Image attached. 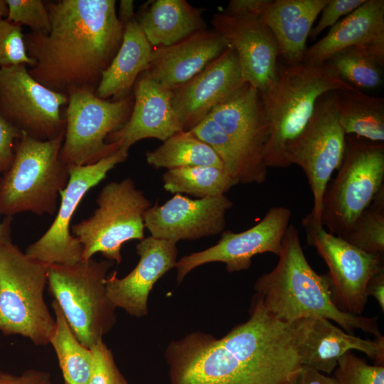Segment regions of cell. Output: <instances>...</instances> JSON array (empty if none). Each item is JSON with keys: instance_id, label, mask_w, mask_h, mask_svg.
Listing matches in <instances>:
<instances>
[{"instance_id": "18", "label": "cell", "mask_w": 384, "mask_h": 384, "mask_svg": "<svg viewBox=\"0 0 384 384\" xmlns=\"http://www.w3.org/2000/svg\"><path fill=\"white\" fill-rule=\"evenodd\" d=\"M245 83L237 53L229 47L188 81L171 90L183 131L193 129Z\"/></svg>"}, {"instance_id": "7", "label": "cell", "mask_w": 384, "mask_h": 384, "mask_svg": "<svg viewBox=\"0 0 384 384\" xmlns=\"http://www.w3.org/2000/svg\"><path fill=\"white\" fill-rule=\"evenodd\" d=\"M114 262L92 258L73 265H48L47 284L78 339L91 348L116 321L105 282Z\"/></svg>"}, {"instance_id": "20", "label": "cell", "mask_w": 384, "mask_h": 384, "mask_svg": "<svg viewBox=\"0 0 384 384\" xmlns=\"http://www.w3.org/2000/svg\"><path fill=\"white\" fill-rule=\"evenodd\" d=\"M139 260L122 278L114 271L105 282L107 295L114 307L128 314L142 318L148 314V298L154 284L176 267V244L152 236L144 238L136 246Z\"/></svg>"}, {"instance_id": "9", "label": "cell", "mask_w": 384, "mask_h": 384, "mask_svg": "<svg viewBox=\"0 0 384 384\" xmlns=\"http://www.w3.org/2000/svg\"><path fill=\"white\" fill-rule=\"evenodd\" d=\"M96 203L92 215L73 224L70 232L82 247V260L100 252L119 264L122 245L144 238V216L151 203L129 177L105 184Z\"/></svg>"}, {"instance_id": "19", "label": "cell", "mask_w": 384, "mask_h": 384, "mask_svg": "<svg viewBox=\"0 0 384 384\" xmlns=\"http://www.w3.org/2000/svg\"><path fill=\"white\" fill-rule=\"evenodd\" d=\"M294 343L302 365L331 374L345 353L357 350L383 366L384 336L363 339L346 332L324 318H306L292 323Z\"/></svg>"}, {"instance_id": "46", "label": "cell", "mask_w": 384, "mask_h": 384, "mask_svg": "<svg viewBox=\"0 0 384 384\" xmlns=\"http://www.w3.org/2000/svg\"><path fill=\"white\" fill-rule=\"evenodd\" d=\"M20 376L0 370V384H19Z\"/></svg>"}, {"instance_id": "5", "label": "cell", "mask_w": 384, "mask_h": 384, "mask_svg": "<svg viewBox=\"0 0 384 384\" xmlns=\"http://www.w3.org/2000/svg\"><path fill=\"white\" fill-rule=\"evenodd\" d=\"M64 135L65 130L41 141L22 134L12 164L0 175V215L55 213L58 196L69 179L68 166L60 157Z\"/></svg>"}, {"instance_id": "48", "label": "cell", "mask_w": 384, "mask_h": 384, "mask_svg": "<svg viewBox=\"0 0 384 384\" xmlns=\"http://www.w3.org/2000/svg\"><path fill=\"white\" fill-rule=\"evenodd\" d=\"M65 384H66V383H65Z\"/></svg>"}, {"instance_id": "47", "label": "cell", "mask_w": 384, "mask_h": 384, "mask_svg": "<svg viewBox=\"0 0 384 384\" xmlns=\"http://www.w3.org/2000/svg\"><path fill=\"white\" fill-rule=\"evenodd\" d=\"M8 14V7L6 0H0V20L6 18Z\"/></svg>"}, {"instance_id": "35", "label": "cell", "mask_w": 384, "mask_h": 384, "mask_svg": "<svg viewBox=\"0 0 384 384\" xmlns=\"http://www.w3.org/2000/svg\"><path fill=\"white\" fill-rule=\"evenodd\" d=\"M333 373L337 384H384V366L369 365L352 351L340 357Z\"/></svg>"}, {"instance_id": "38", "label": "cell", "mask_w": 384, "mask_h": 384, "mask_svg": "<svg viewBox=\"0 0 384 384\" xmlns=\"http://www.w3.org/2000/svg\"><path fill=\"white\" fill-rule=\"evenodd\" d=\"M90 349L92 364L87 384H129L117 368L112 352L103 340Z\"/></svg>"}, {"instance_id": "37", "label": "cell", "mask_w": 384, "mask_h": 384, "mask_svg": "<svg viewBox=\"0 0 384 384\" xmlns=\"http://www.w3.org/2000/svg\"><path fill=\"white\" fill-rule=\"evenodd\" d=\"M8 21L30 28L31 33L48 35L51 23L45 1L41 0H6Z\"/></svg>"}, {"instance_id": "12", "label": "cell", "mask_w": 384, "mask_h": 384, "mask_svg": "<svg viewBox=\"0 0 384 384\" xmlns=\"http://www.w3.org/2000/svg\"><path fill=\"white\" fill-rule=\"evenodd\" d=\"M68 101L36 80L25 65L0 69V115L22 133L41 141L58 137L65 128L60 112Z\"/></svg>"}, {"instance_id": "43", "label": "cell", "mask_w": 384, "mask_h": 384, "mask_svg": "<svg viewBox=\"0 0 384 384\" xmlns=\"http://www.w3.org/2000/svg\"><path fill=\"white\" fill-rule=\"evenodd\" d=\"M19 384H52V383L48 373L36 369H28L20 375Z\"/></svg>"}, {"instance_id": "33", "label": "cell", "mask_w": 384, "mask_h": 384, "mask_svg": "<svg viewBox=\"0 0 384 384\" xmlns=\"http://www.w3.org/2000/svg\"><path fill=\"white\" fill-rule=\"evenodd\" d=\"M323 64L357 89L375 88L382 82L380 66L355 48H348L335 53Z\"/></svg>"}, {"instance_id": "3", "label": "cell", "mask_w": 384, "mask_h": 384, "mask_svg": "<svg viewBox=\"0 0 384 384\" xmlns=\"http://www.w3.org/2000/svg\"><path fill=\"white\" fill-rule=\"evenodd\" d=\"M254 289L265 309L282 322L319 317L338 324L350 334L359 329L375 338L383 336L377 317L354 315L337 307L326 274H319L311 267L293 224L286 230L276 266L257 279Z\"/></svg>"}, {"instance_id": "39", "label": "cell", "mask_w": 384, "mask_h": 384, "mask_svg": "<svg viewBox=\"0 0 384 384\" xmlns=\"http://www.w3.org/2000/svg\"><path fill=\"white\" fill-rule=\"evenodd\" d=\"M366 0H329L321 11L316 26L311 28L309 37L315 39L324 29L332 27L340 18L347 16L362 5Z\"/></svg>"}, {"instance_id": "27", "label": "cell", "mask_w": 384, "mask_h": 384, "mask_svg": "<svg viewBox=\"0 0 384 384\" xmlns=\"http://www.w3.org/2000/svg\"><path fill=\"white\" fill-rule=\"evenodd\" d=\"M202 12L185 0H155L144 4L136 18L151 46L160 48L206 30Z\"/></svg>"}, {"instance_id": "40", "label": "cell", "mask_w": 384, "mask_h": 384, "mask_svg": "<svg viewBox=\"0 0 384 384\" xmlns=\"http://www.w3.org/2000/svg\"><path fill=\"white\" fill-rule=\"evenodd\" d=\"M22 134L0 115V175L6 172L12 164L16 146Z\"/></svg>"}, {"instance_id": "6", "label": "cell", "mask_w": 384, "mask_h": 384, "mask_svg": "<svg viewBox=\"0 0 384 384\" xmlns=\"http://www.w3.org/2000/svg\"><path fill=\"white\" fill-rule=\"evenodd\" d=\"M48 265L28 256L12 242L0 245V332L36 346L49 343L55 318L44 299Z\"/></svg>"}, {"instance_id": "28", "label": "cell", "mask_w": 384, "mask_h": 384, "mask_svg": "<svg viewBox=\"0 0 384 384\" xmlns=\"http://www.w3.org/2000/svg\"><path fill=\"white\" fill-rule=\"evenodd\" d=\"M191 132L210 146L220 157L225 171L238 183H262L268 168L227 134L211 118L207 117Z\"/></svg>"}, {"instance_id": "10", "label": "cell", "mask_w": 384, "mask_h": 384, "mask_svg": "<svg viewBox=\"0 0 384 384\" xmlns=\"http://www.w3.org/2000/svg\"><path fill=\"white\" fill-rule=\"evenodd\" d=\"M68 97L62 161L68 166L92 164L118 151L120 144L107 143L106 138L129 119L133 95L110 101L97 97L93 90L74 88Z\"/></svg>"}, {"instance_id": "16", "label": "cell", "mask_w": 384, "mask_h": 384, "mask_svg": "<svg viewBox=\"0 0 384 384\" xmlns=\"http://www.w3.org/2000/svg\"><path fill=\"white\" fill-rule=\"evenodd\" d=\"M211 23L213 30L235 50L245 82L260 93L267 91L275 80L279 55L270 28L252 13L215 14Z\"/></svg>"}, {"instance_id": "34", "label": "cell", "mask_w": 384, "mask_h": 384, "mask_svg": "<svg viewBox=\"0 0 384 384\" xmlns=\"http://www.w3.org/2000/svg\"><path fill=\"white\" fill-rule=\"evenodd\" d=\"M342 238L366 252L383 255L384 187Z\"/></svg>"}, {"instance_id": "29", "label": "cell", "mask_w": 384, "mask_h": 384, "mask_svg": "<svg viewBox=\"0 0 384 384\" xmlns=\"http://www.w3.org/2000/svg\"><path fill=\"white\" fill-rule=\"evenodd\" d=\"M338 120L346 135L384 142V99L359 89L337 91Z\"/></svg>"}, {"instance_id": "4", "label": "cell", "mask_w": 384, "mask_h": 384, "mask_svg": "<svg viewBox=\"0 0 384 384\" xmlns=\"http://www.w3.org/2000/svg\"><path fill=\"white\" fill-rule=\"evenodd\" d=\"M356 89L324 64L278 65L273 84L260 93L268 128L265 165L267 168L289 166L287 149L304 130L321 95Z\"/></svg>"}, {"instance_id": "23", "label": "cell", "mask_w": 384, "mask_h": 384, "mask_svg": "<svg viewBox=\"0 0 384 384\" xmlns=\"http://www.w3.org/2000/svg\"><path fill=\"white\" fill-rule=\"evenodd\" d=\"M229 47L215 31H201L169 46L154 48L143 73L173 90L200 73Z\"/></svg>"}, {"instance_id": "15", "label": "cell", "mask_w": 384, "mask_h": 384, "mask_svg": "<svg viewBox=\"0 0 384 384\" xmlns=\"http://www.w3.org/2000/svg\"><path fill=\"white\" fill-rule=\"evenodd\" d=\"M291 216L288 208L272 207L253 227L240 233L223 231L213 246L177 261V284H180L191 271L207 263L223 262L227 272L232 273L248 270L255 255L270 252L279 257Z\"/></svg>"}, {"instance_id": "31", "label": "cell", "mask_w": 384, "mask_h": 384, "mask_svg": "<svg viewBox=\"0 0 384 384\" xmlns=\"http://www.w3.org/2000/svg\"><path fill=\"white\" fill-rule=\"evenodd\" d=\"M55 315V327L50 338L66 384H87L92 353L82 345L69 326L55 300L51 303Z\"/></svg>"}, {"instance_id": "49", "label": "cell", "mask_w": 384, "mask_h": 384, "mask_svg": "<svg viewBox=\"0 0 384 384\" xmlns=\"http://www.w3.org/2000/svg\"><path fill=\"white\" fill-rule=\"evenodd\" d=\"M287 384H288V383H287Z\"/></svg>"}, {"instance_id": "11", "label": "cell", "mask_w": 384, "mask_h": 384, "mask_svg": "<svg viewBox=\"0 0 384 384\" xmlns=\"http://www.w3.org/2000/svg\"><path fill=\"white\" fill-rule=\"evenodd\" d=\"M346 137L338 120L337 91L329 92L319 98L307 124L287 149L289 166L298 165L306 176L313 207L306 217L316 225H322L324 195L332 174L342 163Z\"/></svg>"}, {"instance_id": "36", "label": "cell", "mask_w": 384, "mask_h": 384, "mask_svg": "<svg viewBox=\"0 0 384 384\" xmlns=\"http://www.w3.org/2000/svg\"><path fill=\"white\" fill-rule=\"evenodd\" d=\"M35 60L26 50L24 34L21 26L8 21L0 20V69L25 65L33 67Z\"/></svg>"}, {"instance_id": "2", "label": "cell", "mask_w": 384, "mask_h": 384, "mask_svg": "<svg viewBox=\"0 0 384 384\" xmlns=\"http://www.w3.org/2000/svg\"><path fill=\"white\" fill-rule=\"evenodd\" d=\"M51 30L24 35L35 60L28 72L47 88L68 95L74 88L95 90L123 38L114 0L46 1Z\"/></svg>"}, {"instance_id": "24", "label": "cell", "mask_w": 384, "mask_h": 384, "mask_svg": "<svg viewBox=\"0 0 384 384\" xmlns=\"http://www.w3.org/2000/svg\"><path fill=\"white\" fill-rule=\"evenodd\" d=\"M329 0H259L255 14L270 28L287 65L303 63L313 24Z\"/></svg>"}, {"instance_id": "14", "label": "cell", "mask_w": 384, "mask_h": 384, "mask_svg": "<svg viewBox=\"0 0 384 384\" xmlns=\"http://www.w3.org/2000/svg\"><path fill=\"white\" fill-rule=\"evenodd\" d=\"M129 149L120 148L95 164L68 166L69 179L60 193L56 216L46 232L31 244L26 254L48 265H73L82 260V247L70 232L71 220L86 193L97 186L116 165L125 161Z\"/></svg>"}, {"instance_id": "44", "label": "cell", "mask_w": 384, "mask_h": 384, "mask_svg": "<svg viewBox=\"0 0 384 384\" xmlns=\"http://www.w3.org/2000/svg\"><path fill=\"white\" fill-rule=\"evenodd\" d=\"M117 16L123 26L134 18L136 17V14L134 12V1L132 0L120 1Z\"/></svg>"}, {"instance_id": "1", "label": "cell", "mask_w": 384, "mask_h": 384, "mask_svg": "<svg viewBox=\"0 0 384 384\" xmlns=\"http://www.w3.org/2000/svg\"><path fill=\"white\" fill-rule=\"evenodd\" d=\"M171 384H287L302 363L292 324L253 296L249 319L217 338L193 331L167 346Z\"/></svg>"}, {"instance_id": "45", "label": "cell", "mask_w": 384, "mask_h": 384, "mask_svg": "<svg viewBox=\"0 0 384 384\" xmlns=\"http://www.w3.org/2000/svg\"><path fill=\"white\" fill-rule=\"evenodd\" d=\"M12 217L6 216L0 222V245L11 242V222Z\"/></svg>"}, {"instance_id": "32", "label": "cell", "mask_w": 384, "mask_h": 384, "mask_svg": "<svg viewBox=\"0 0 384 384\" xmlns=\"http://www.w3.org/2000/svg\"><path fill=\"white\" fill-rule=\"evenodd\" d=\"M162 181L164 189L171 193H186L198 198L225 195L238 184L224 169L208 166L169 169Z\"/></svg>"}, {"instance_id": "25", "label": "cell", "mask_w": 384, "mask_h": 384, "mask_svg": "<svg viewBox=\"0 0 384 384\" xmlns=\"http://www.w3.org/2000/svg\"><path fill=\"white\" fill-rule=\"evenodd\" d=\"M208 117L251 156L264 163L268 128L258 90L245 82Z\"/></svg>"}, {"instance_id": "42", "label": "cell", "mask_w": 384, "mask_h": 384, "mask_svg": "<svg viewBox=\"0 0 384 384\" xmlns=\"http://www.w3.org/2000/svg\"><path fill=\"white\" fill-rule=\"evenodd\" d=\"M368 296H372L384 311V267L375 273L369 280L366 287Z\"/></svg>"}, {"instance_id": "21", "label": "cell", "mask_w": 384, "mask_h": 384, "mask_svg": "<svg viewBox=\"0 0 384 384\" xmlns=\"http://www.w3.org/2000/svg\"><path fill=\"white\" fill-rule=\"evenodd\" d=\"M355 48L384 65V1H366L334 24L328 33L307 48L303 63L322 65L343 49Z\"/></svg>"}, {"instance_id": "26", "label": "cell", "mask_w": 384, "mask_h": 384, "mask_svg": "<svg viewBox=\"0 0 384 384\" xmlns=\"http://www.w3.org/2000/svg\"><path fill=\"white\" fill-rule=\"evenodd\" d=\"M153 49L136 17L124 24L121 46L102 73L95 95L103 100L111 97L112 100L129 95L137 78L146 70Z\"/></svg>"}, {"instance_id": "41", "label": "cell", "mask_w": 384, "mask_h": 384, "mask_svg": "<svg viewBox=\"0 0 384 384\" xmlns=\"http://www.w3.org/2000/svg\"><path fill=\"white\" fill-rule=\"evenodd\" d=\"M288 384H337V383L334 377L326 375L311 366L302 365Z\"/></svg>"}, {"instance_id": "22", "label": "cell", "mask_w": 384, "mask_h": 384, "mask_svg": "<svg viewBox=\"0 0 384 384\" xmlns=\"http://www.w3.org/2000/svg\"><path fill=\"white\" fill-rule=\"evenodd\" d=\"M133 107L127 122L110 133L107 143L118 142L129 149L138 141H166L183 131L172 102V91L142 73L133 87Z\"/></svg>"}, {"instance_id": "13", "label": "cell", "mask_w": 384, "mask_h": 384, "mask_svg": "<svg viewBox=\"0 0 384 384\" xmlns=\"http://www.w3.org/2000/svg\"><path fill=\"white\" fill-rule=\"evenodd\" d=\"M302 223L308 244L329 268L326 275L334 303L343 311L361 315L368 302V282L384 267L383 255L361 250L306 217Z\"/></svg>"}, {"instance_id": "17", "label": "cell", "mask_w": 384, "mask_h": 384, "mask_svg": "<svg viewBox=\"0 0 384 384\" xmlns=\"http://www.w3.org/2000/svg\"><path fill=\"white\" fill-rule=\"evenodd\" d=\"M233 202L225 196L191 199L176 193L161 206L146 212L145 228L151 236L176 243L218 235L225 229V214Z\"/></svg>"}, {"instance_id": "8", "label": "cell", "mask_w": 384, "mask_h": 384, "mask_svg": "<svg viewBox=\"0 0 384 384\" xmlns=\"http://www.w3.org/2000/svg\"><path fill=\"white\" fill-rule=\"evenodd\" d=\"M338 174L322 201L321 220L328 232L342 238L384 187V144L346 135Z\"/></svg>"}, {"instance_id": "30", "label": "cell", "mask_w": 384, "mask_h": 384, "mask_svg": "<svg viewBox=\"0 0 384 384\" xmlns=\"http://www.w3.org/2000/svg\"><path fill=\"white\" fill-rule=\"evenodd\" d=\"M149 164L168 170L187 166H215L224 169L213 149L191 131H181L168 138L153 151L146 153Z\"/></svg>"}]
</instances>
